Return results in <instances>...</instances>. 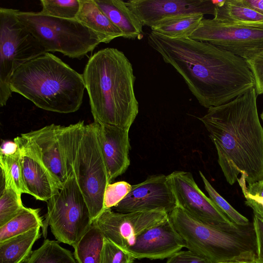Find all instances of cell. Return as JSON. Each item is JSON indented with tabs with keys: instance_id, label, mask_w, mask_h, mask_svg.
Instances as JSON below:
<instances>
[{
	"instance_id": "484cf974",
	"label": "cell",
	"mask_w": 263,
	"mask_h": 263,
	"mask_svg": "<svg viewBox=\"0 0 263 263\" xmlns=\"http://www.w3.org/2000/svg\"><path fill=\"white\" fill-rule=\"evenodd\" d=\"M0 166L5 179V187L11 188L21 197L22 194H28L23 180L20 148L11 155L0 154Z\"/></svg>"
},
{
	"instance_id": "cb8c5ba5",
	"label": "cell",
	"mask_w": 263,
	"mask_h": 263,
	"mask_svg": "<svg viewBox=\"0 0 263 263\" xmlns=\"http://www.w3.org/2000/svg\"><path fill=\"white\" fill-rule=\"evenodd\" d=\"M104 237L93 223L73 247L78 263H101V254Z\"/></svg>"
},
{
	"instance_id": "7402d4cb",
	"label": "cell",
	"mask_w": 263,
	"mask_h": 263,
	"mask_svg": "<svg viewBox=\"0 0 263 263\" xmlns=\"http://www.w3.org/2000/svg\"><path fill=\"white\" fill-rule=\"evenodd\" d=\"M40 228L0 242V263L26 262L34 243L40 237Z\"/></svg>"
},
{
	"instance_id": "5b68a950",
	"label": "cell",
	"mask_w": 263,
	"mask_h": 263,
	"mask_svg": "<svg viewBox=\"0 0 263 263\" xmlns=\"http://www.w3.org/2000/svg\"><path fill=\"white\" fill-rule=\"evenodd\" d=\"M174 228L190 251L213 263L254 261L257 247L253 222L218 228L204 224L177 206L168 214Z\"/></svg>"
},
{
	"instance_id": "4fadbf2b",
	"label": "cell",
	"mask_w": 263,
	"mask_h": 263,
	"mask_svg": "<svg viewBox=\"0 0 263 263\" xmlns=\"http://www.w3.org/2000/svg\"><path fill=\"white\" fill-rule=\"evenodd\" d=\"M168 214L158 212L120 213L111 209L103 211L94 220L104 237L122 249L133 245L145 230L162 223Z\"/></svg>"
},
{
	"instance_id": "f546056e",
	"label": "cell",
	"mask_w": 263,
	"mask_h": 263,
	"mask_svg": "<svg viewBox=\"0 0 263 263\" xmlns=\"http://www.w3.org/2000/svg\"><path fill=\"white\" fill-rule=\"evenodd\" d=\"M24 207L21 197L11 188L5 187L1 191L0 227L16 216Z\"/></svg>"
},
{
	"instance_id": "9c48e42d",
	"label": "cell",
	"mask_w": 263,
	"mask_h": 263,
	"mask_svg": "<svg viewBox=\"0 0 263 263\" xmlns=\"http://www.w3.org/2000/svg\"><path fill=\"white\" fill-rule=\"evenodd\" d=\"M17 10L0 8V105L11 97L10 81L14 72L27 62L46 52L18 21Z\"/></svg>"
},
{
	"instance_id": "9a60e30c",
	"label": "cell",
	"mask_w": 263,
	"mask_h": 263,
	"mask_svg": "<svg viewBox=\"0 0 263 263\" xmlns=\"http://www.w3.org/2000/svg\"><path fill=\"white\" fill-rule=\"evenodd\" d=\"M219 1L211 0H129L128 7L143 26L152 27L168 17L190 13L212 14Z\"/></svg>"
},
{
	"instance_id": "ac0fdd59",
	"label": "cell",
	"mask_w": 263,
	"mask_h": 263,
	"mask_svg": "<svg viewBox=\"0 0 263 263\" xmlns=\"http://www.w3.org/2000/svg\"><path fill=\"white\" fill-rule=\"evenodd\" d=\"M96 122L99 143L111 182L124 174L130 165L129 130Z\"/></svg>"
},
{
	"instance_id": "603a6c76",
	"label": "cell",
	"mask_w": 263,
	"mask_h": 263,
	"mask_svg": "<svg viewBox=\"0 0 263 263\" xmlns=\"http://www.w3.org/2000/svg\"><path fill=\"white\" fill-rule=\"evenodd\" d=\"M204 15L179 14L164 18L151 27L152 31L173 39H186L197 29Z\"/></svg>"
},
{
	"instance_id": "8992f818",
	"label": "cell",
	"mask_w": 263,
	"mask_h": 263,
	"mask_svg": "<svg viewBox=\"0 0 263 263\" xmlns=\"http://www.w3.org/2000/svg\"><path fill=\"white\" fill-rule=\"evenodd\" d=\"M16 16L46 52H59L72 59H82L102 43L99 35L76 20L18 10Z\"/></svg>"
},
{
	"instance_id": "4316f807",
	"label": "cell",
	"mask_w": 263,
	"mask_h": 263,
	"mask_svg": "<svg viewBox=\"0 0 263 263\" xmlns=\"http://www.w3.org/2000/svg\"><path fill=\"white\" fill-rule=\"evenodd\" d=\"M26 263H78L72 253L58 241L45 239L41 246L32 252Z\"/></svg>"
},
{
	"instance_id": "7c38bea8",
	"label": "cell",
	"mask_w": 263,
	"mask_h": 263,
	"mask_svg": "<svg viewBox=\"0 0 263 263\" xmlns=\"http://www.w3.org/2000/svg\"><path fill=\"white\" fill-rule=\"evenodd\" d=\"M177 206L196 220L218 228L234 224L199 189L191 173L176 171L167 175Z\"/></svg>"
},
{
	"instance_id": "ffe728a7",
	"label": "cell",
	"mask_w": 263,
	"mask_h": 263,
	"mask_svg": "<svg viewBox=\"0 0 263 263\" xmlns=\"http://www.w3.org/2000/svg\"><path fill=\"white\" fill-rule=\"evenodd\" d=\"M80 8L76 20L99 35L102 43H108L122 37L121 31L116 27L99 7L94 0H80Z\"/></svg>"
},
{
	"instance_id": "ba28073f",
	"label": "cell",
	"mask_w": 263,
	"mask_h": 263,
	"mask_svg": "<svg viewBox=\"0 0 263 263\" xmlns=\"http://www.w3.org/2000/svg\"><path fill=\"white\" fill-rule=\"evenodd\" d=\"M72 172L92 223L104 210V194L110 183L95 121L85 125L73 161Z\"/></svg>"
},
{
	"instance_id": "83f0119b",
	"label": "cell",
	"mask_w": 263,
	"mask_h": 263,
	"mask_svg": "<svg viewBox=\"0 0 263 263\" xmlns=\"http://www.w3.org/2000/svg\"><path fill=\"white\" fill-rule=\"evenodd\" d=\"M42 9L38 13L57 18L76 20L80 0H41Z\"/></svg>"
},
{
	"instance_id": "f35d334b",
	"label": "cell",
	"mask_w": 263,
	"mask_h": 263,
	"mask_svg": "<svg viewBox=\"0 0 263 263\" xmlns=\"http://www.w3.org/2000/svg\"><path fill=\"white\" fill-rule=\"evenodd\" d=\"M222 263H255L254 261H232Z\"/></svg>"
},
{
	"instance_id": "8d00e7d4",
	"label": "cell",
	"mask_w": 263,
	"mask_h": 263,
	"mask_svg": "<svg viewBox=\"0 0 263 263\" xmlns=\"http://www.w3.org/2000/svg\"><path fill=\"white\" fill-rule=\"evenodd\" d=\"M19 149L17 144L13 140L4 141L0 148V154L11 155L15 154Z\"/></svg>"
},
{
	"instance_id": "d6986e66",
	"label": "cell",
	"mask_w": 263,
	"mask_h": 263,
	"mask_svg": "<svg viewBox=\"0 0 263 263\" xmlns=\"http://www.w3.org/2000/svg\"><path fill=\"white\" fill-rule=\"evenodd\" d=\"M111 22L122 32L123 37L141 40L144 36L143 24L122 0H94Z\"/></svg>"
},
{
	"instance_id": "3957f363",
	"label": "cell",
	"mask_w": 263,
	"mask_h": 263,
	"mask_svg": "<svg viewBox=\"0 0 263 263\" xmlns=\"http://www.w3.org/2000/svg\"><path fill=\"white\" fill-rule=\"evenodd\" d=\"M94 121L129 130L139 112L133 65L117 48L91 56L82 74Z\"/></svg>"
},
{
	"instance_id": "d6a6232c",
	"label": "cell",
	"mask_w": 263,
	"mask_h": 263,
	"mask_svg": "<svg viewBox=\"0 0 263 263\" xmlns=\"http://www.w3.org/2000/svg\"><path fill=\"white\" fill-rule=\"evenodd\" d=\"M132 187V185L124 181L110 183L104 194V210L111 209L117 205L130 192Z\"/></svg>"
},
{
	"instance_id": "6da1fadb",
	"label": "cell",
	"mask_w": 263,
	"mask_h": 263,
	"mask_svg": "<svg viewBox=\"0 0 263 263\" xmlns=\"http://www.w3.org/2000/svg\"><path fill=\"white\" fill-rule=\"evenodd\" d=\"M147 41L205 108L227 103L255 87L245 59L211 44L189 37L170 39L153 31Z\"/></svg>"
},
{
	"instance_id": "52a82bcc",
	"label": "cell",
	"mask_w": 263,
	"mask_h": 263,
	"mask_svg": "<svg viewBox=\"0 0 263 263\" xmlns=\"http://www.w3.org/2000/svg\"><path fill=\"white\" fill-rule=\"evenodd\" d=\"M43 235L47 227L58 241L73 247L92 225L89 211L73 174L47 201Z\"/></svg>"
},
{
	"instance_id": "1f68e13d",
	"label": "cell",
	"mask_w": 263,
	"mask_h": 263,
	"mask_svg": "<svg viewBox=\"0 0 263 263\" xmlns=\"http://www.w3.org/2000/svg\"><path fill=\"white\" fill-rule=\"evenodd\" d=\"M134 260L126 251L104 237L101 263H133Z\"/></svg>"
},
{
	"instance_id": "d4e9b609",
	"label": "cell",
	"mask_w": 263,
	"mask_h": 263,
	"mask_svg": "<svg viewBox=\"0 0 263 263\" xmlns=\"http://www.w3.org/2000/svg\"><path fill=\"white\" fill-rule=\"evenodd\" d=\"M40 209L24 207L13 218L0 227V242L43 227Z\"/></svg>"
},
{
	"instance_id": "4dcf8cb0",
	"label": "cell",
	"mask_w": 263,
	"mask_h": 263,
	"mask_svg": "<svg viewBox=\"0 0 263 263\" xmlns=\"http://www.w3.org/2000/svg\"><path fill=\"white\" fill-rule=\"evenodd\" d=\"M246 204L252 208L254 213L253 225L255 231L257 253L254 261L263 263V207L250 198H246Z\"/></svg>"
},
{
	"instance_id": "74e56055",
	"label": "cell",
	"mask_w": 263,
	"mask_h": 263,
	"mask_svg": "<svg viewBox=\"0 0 263 263\" xmlns=\"http://www.w3.org/2000/svg\"><path fill=\"white\" fill-rule=\"evenodd\" d=\"M246 6L263 14V0H241Z\"/></svg>"
},
{
	"instance_id": "836d02e7",
	"label": "cell",
	"mask_w": 263,
	"mask_h": 263,
	"mask_svg": "<svg viewBox=\"0 0 263 263\" xmlns=\"http://www.w3.org/2000/svg\"><path fill=\"white\" fill-rule=\"evenodd\" d=\"M245 60L253 75L257 95L263 94V49Z\"/></svg>"
},
{
	"instance_id": "8fae6325",
	"label": "cell",
	"mask_w": 263,
	"mask_h": 263,
	"mask_svg": "<svg viewBox=\"0 0 263 263\" xmlns=\"http://www.w3.org/2000/svg\"><path fill=\"white\" fill-rule=\"evenodd\" d=\"M189 38L211 44L246 60L263 49V28L203 18Z\"/></svg>"
},
{
	"instance_id": "5bb4252c",
	"label": "cell",
	"mask_w": 263,
	"mask_h": 263,
	"mask_svg": "<svg viewBox=\"0 0 263 263\" xmlns=\"http://www.w3.org/2000/svg\"><path fill=\"white\" fill-rule=\"evenodd\" d=\"M177 203L167 176H149L132 185L127 196L113 208L117 212H158L170 214Z\"/></svg>"
},
{
	"instance_id": "f1b7e54d",
	"label": "cell",
	"mask_w": 263,
	"mask_h": 263,
	"mask_svg": "<svg viewBox=\"0 0 263 263\" xmlns=\"http://www.w3.org/2000/svg\"><path fill=\"white\" fill-rule=\"evenodd\" d=\"M199 173L209 198L221 212L233 223L236 224L240 226L248 224L250 222L248 218L237 211L215 190L201 171H199Z\"/></svg>"
},
{
	"instance_id": "e0dca14e",
	"label": "cell",
	"mask_w": 263,
	"mask_h": 263,
	"mask_svg": "<svg viewBox=\"0 0 263 263\" xmlns=\"http://www.w3.org/2000/svg\"><path fill=\"white\" fill-rule=\"evenodd\" d=\"M21 154L24 182L28 194L47 201L62 188V184L44 164L25 137L14 139Z\"/></svg>"
},
{
	"instance_id": "30bf717a",
	"label": "cell",
	"mask_w": 263,
	"mask_h": 263,
	"mask_svg": "<svg viewBox=\"0 0 263 263\" xmlns=\"http://www.w3.org/2000/svg\"><path fill=\"white\" fill-rule=\"evenodd\" d=\"M85 124H52L22 134L52 174L62 183L73 174L72 163Z\"/></svg>"
},
{
	"instance_id": "ab89813d",
	"label": "cell",
	"mask_w": 263,
	"mask_h": 263,
	"mask_svg": "<svg viewBox=\"0 0 263 263\" xmlns=\"http://www.w3.org/2000/svg\"><path fill=\"white\" fill-rule=\"evenodd\" d=\"M260 117L263 121V111H262V113L261 114Z\"/></svg>"
},
{
	"instance_id": "7a4b0ae2",
	"label": "cell",
	"mask_w": 263,
	"mask_h": 263,
	"mask_svg": "<svg viewBox=\"0 0 263 263\" xmlns=\"http://www.w3.org/2000/svg\"><path fill=\"white\" fill-rule=\"evenodd\" d=\"M255 88L224 104L208 109L199 119L216 147L218 162L227 182L247 186L263 180V127L258 115Z\"/></svg>"
},
{
	"instance_id": "44dd1931",
	"label": "cell",
	"mask_w": 263,
	"mask_h": 263,
	"mask_svg": "<svg viewBox=\"0 0 263 263\" xmlns=\"http://www.w3.org/2000/svg\"><path fill=\"white\" fill-rule=\"evenodd\" d=\"M214 18L248 27L263 28V14L245 5L241 0L219 1Z\"/></svg>"
},
{
	"instance_id": "2e32d148",
	"label": "cell",
	"mask_w": 263,
	"mask_h": 263,
	"mask_svg": "<svg viewBox=\"0 0 263 263\" xmlns=\"http://www.w3.org/2000/svg\"><path fill=\"white\" fill-rule=\"evenodd\" d=\"M185 247L169 218L136 237L134 243L124 249L134 259H163Z\"/></svg>"
},
{
	"instance_id": "d590c367",
	"label": "cell",
	"mask_w": 263,
	"mask_h": 263,
	"mask_svg": "<svg viewBox=\"0 0 263 263\" xmlns=\"http://www.w3.org/2000/svg\"><path fill=\"white\" fill-rule=\"evenodd\" d=\"M243 195L245 198H250L263 207V180L247 186Z\"/></svg>"
},
{
	"instance_id": "e575fe53",
	"label": "cell",
	"mask_w": 263,
	"mask_h": 263,
	"mask_svg": "<svg viewBox=\"0 0 263 263\" xmlns=\"http://www.w3.org/2000/svg\"><path fill=\"white\" fill-rule=\"evenodd\" d=\"M166 263H213L189 250L180 251L168 258Z\"/></svg>"
},
{
	"instance_id": "277c9868",
	"label": "cell",
	"mask_w": 263,
	"mask_h": 263,
	"mask_svg": "<svg viewBox=\"0 0 263 263\" xmlns=\"http://www.w3.org/2000/svg\"><path fill=\"white\" fill-rule=\"evenodd\" d=\"M10 88L40 108L68 114L80 108L85 86L82 74L46 52L20 67L11 77Z\"/></svg>"
}]
</instances>
